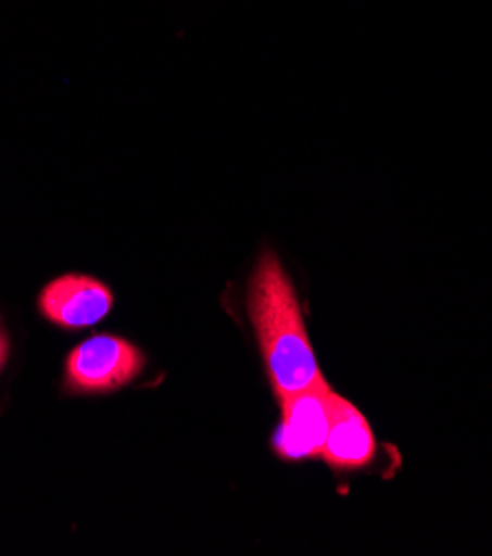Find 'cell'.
<instances>
[{"label": "cell", "instance_id": "cell-3", "mask_svg": "<svg viewBox=\"0 0 492 556\" xmlns=\"http://www.w3.org/2000/svg\"><path fill=\"white\" fill-rule=\"evenodd\" d=\"M333 388L324 379L306 391L282 400V419L273 437V451L287 462L319 459L331 424Z\"/></svg>", "mask_w": 492, "mask_h": 556}, {"label": "cell", "instance_id": "cell-5", "mask_svg": "<svg viewBox=\"0 0 492 556\" xmlns=\"http://www.w3.org/2000/svg\"><path fill=\"white\" fill-rule=\"evenodd\" d=\"M38 304L49 321L80 330L109 315L114 295L89 275H63L45 287Z\"/></svg>", "mask_w": 492, "mask_h": 556}, {"label": "cell", "instance_id": "cell-1", "mask_svg": "<svg viewBox=\"0 0 492 556\" xmlns=\"http://www.w3.org/2000/svg\"><path fill=\"white\" fill-rule=\"evenodd\" d=\"M249 317L273 393L282 402L321 381L295 285L276 253H262L249 282Z\"/></svg>", "mask_w": 492, "mask_h": 556}, {"label": "cell", "instance_id": "cell-4", "mask_svg": "<svg viewBox=\"0 0 492 556\" xmlns=\"http://www.w3.org/2000/svg\"><path fill=\"white\" fill-rule=\"evenodd\" d=\"M377 451L379 446L373 426L364 413L333 391L331 424H328L319 459L336 472H357L375 464Z\"/></svg>", "mask_w": 492, "mask_h": 556}, {"label": "cell", "instance_id": "cell-6", "mask_svg": "<svg viewBox=\"0 0 492 556\" xmlns=\"http://www.w3.org/2000/svg\"><path fill=\"white\" fill-rule=\"evenodd\" d=\"M5 359H8V340L3 336V330H0V368L5 366Z\"/></svg>", "mask_w": 492, "mask_h": 556}, {"label": "cell", "instance_id": "cell-2", "mask_svg": "<svg viewBox=\"0 0 492 556\" xmlns=\"http://www.w3.org/2000/svg\"><path fill=\"white\" fill-rule=\"evenodd\" d=\"M144 368V355L129 340L96 336L67 357L65 388L76 395L112 393L134 381Z\"/></svg>", "mask_w": 492, "mask_h": 556}]
</instances>
